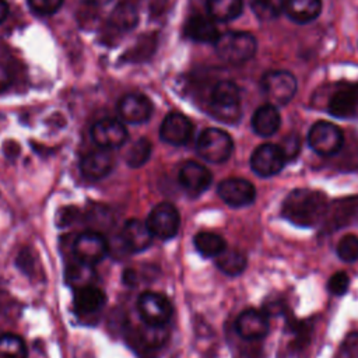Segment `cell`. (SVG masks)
Returning a JSON list of instances; mask_svg holds the SVG:
<instances>
[{
	"mask_svg": "<svg viewBox=\"0 0 358 358\" xmlns=\"http://www.w3.org/2000/svg\"><path fill=\"white\" fill-rule=\"evenodd\" d=\"M329 203L326 194L312 189H295L284 199L281 214L289 222L310 228L323 222Z\"/></svg>",
	"mask_w": 358,
	"mask_h": 358,
	"instance_id": "1",
	"label": "cell"
},
{
	"mask_svg": "<svg viewBox=\"0 0 358 358\" xmlns=\"http://www.w3.org/2000/svg\"><path fill=\"white\" fill-rule=\"evenodd\" d=\"M214 46L218 57L229 64H242L250 60L257 50L256 38L245 31L221 34Z\"/></svg>",
	"mask_w": 358,
	"mask_h": 358,
	"instance_id": "2",
	"label": "cell"
},
{
	"mask_svg": "<svg viewBox=\"0 0 358 358\" xmlns=\"http://www.w3.org/2000/svg\"><path fill=\"white\" fill-rule=\"evenodd\" d=\"M208 110L220 122L235 123L241 117V92L232 81H218L210 95Z\"/></svg>",
	"mask_w": 358,
	"mask_h": 358,
	"instance_id": "3",
	"label": "cell"
},
{
	"mask_svg": "<svg viewBox=\"0 0 358 358\" xmlns=\"http://www.w3.org/2000/svg\"><path fill=\"white\" fill-rule=\"evenodd\" d=\"M234 150V141L231 136L217 127H208L201 131L197 138L199 155L213 164L225 162Z\"/></svg>",
	"mask_w": 358,
	"mask_h": 358,
	"instance_id": "4",
	"label": "cell"
},
{
	"mask_svg": "<svg viewBox=\"0 0 358 358\" xmlns=\"http://www.w3.org/2000/svg\"><path fill=\"white\" fill-rule=\"evenodd\" d=\"M263 94L273 105L288 103L296 92V78L285 70L267 71L260 81Z\"/></svg>",
	"mask_w": 358,
	"mask_h": 358,
	"instance_id": "5",
	"label": "cell"
},
{
	"mask_svg": "<svg viewBox=\"0 0 358 358\" xmlns=\"http://www.w3.org/2000/svg\"><path fill=\"white\" fill-rule=\"evenodd\" d=\"M308 141L315 152L329 157L340 151L344 144V136L340 127L334 123L319 120L310 127Z\"/></svg>",
	"mask_w": 358,
	"mask_h": 358,
	"instance_id": "6",
	"label": "cell"
},
{
	"mask_svg": "<svg viewBox=\"0 0 358 358\" xmlns=\"http://www.w3.org/2000/svg\"><path fill=\"white\" fill-rule=\"evenodd\" d=\"M137 309L143 322L155 327H162L172 316V303L169 299L154 291H145L138 296Z\"/></svg>",
	"mask_w": 358,
	"mask_h": 358,
	"instance_id": "7",
	"label": "cell"
},
{
	"mask_svg": "<svg viewBox=\"0 0 358 358\" xmlns=\"http://www.w3.org/2000/svg\"><path fill=\"white\" fill-rule=\"evenodd\" d=\"M145 222L152 236L166 241L178 234L180 225V215L173 204L164 201L157 204L150 211Z\"/></svg>",
	"mask_w": 358,
	"mask_h": 358,
	"instance_id": "8",
	"label": "cell"
},
{
	"mask_svg": "<svg viewBox=\"0 0 358 358\" xmlns=\"http://www.w3.org/2000/svg\"><path fill=\"white\" fill-rule=\"evenodd\" d=\"M73 250L78 262L95 266L106 257L108 242L99 232L85 231L76 238Z\"/></svg>",
	"mask_w": 358,
	"mask_h": 358,
	"instance_id": "9",
	"label": "cell"
},
{
	"mask_svg": "<svg viewBox=\"0 0 358 358\" xmlns=\"http://www.w3.org/2000/svg\"><path fill=\"white\" fill-rule=\"evenodd\" d=\"M285 161L287 158L280 145L267 143L259 145L253 151L250 157V166L260 176H273L284 168Z\"/></svg>",
	"mask_w": 358,
	"mask_h": 358,
	"instance_id": "10",
	"label": "cell"
},
{
	"mask_svg": "<svg viewBox=\"0 0 358 358\" xmlns=\"http://www.w3.org/2000/svg\"><path fill=\"white\" fill-rule=\"evenodd\" d=\"M218 196L231 207H245L255 201V186L242 178H228L220 182L217 187Z\"/></svg>",
	"mask_w": 358,
	"mask_h": 358,
	"instance_id": "11",
	"label": "cell"
},
{
	"mask_svg": "<svg viewBox=\"0 0 358 358\" xmlns=\"http://www.w3.org/2000/svg\"><path fill=\"white\" fill-rule=\"evenodd\" d=\"M91 137L99 148L113 150L126 143L127 130L124 124L116 119H101L92 126Z\"/></svg>",
	"mask_w": 358,
	"mask_h": 358,
	"instance_id": "12",
	"label": "cell"
},
{
	"mask_svg": "<svg viewBox=\"0 0 358 358\" xmlns=\"http://www.w3.org/2000/svg\"><path fill=\"white\" fill-rule=\"evenodd\" d=\"M193 131L192 122L179 112L168 113L159 127V137L171 145H183L189 141Z\"/></svg>",
	"mask_w": 358,
	"mask_h": 358,
	"instance_id": "13",
	"label": "cell"
},
{
	"mask_svg": "<svg viewBox=\"0 0 358 358\" xmlns=\"http://www.w3.org/2000/svg\"><path fill=\"white\" fill-rule=\"evenodd\" d=\"M115 166V158L106 148L87 152L80 161V171L88 180H99L108 176Z\"/></svg>",
	"mask_w": 358,
	"mask_h": 358,
	"instance_id": "14",
	"label": "cell"
},
{
	"mask_svg": "<svg viewBox=\"0 0 358 358\" xmlns=\"http://www.w3.org/2000/svg\"><path fill=\"white\" fill-rule=\"evenodd\" d=\"M211 182V172L196 161H187L179 171V183L192 196L201 194L208 189Z\"/></svg>",
	"mask_w": 358,
	"mask_h": 358,
	"instance_id": "15",
	"label": "cell"
},
{
	"mask_svg": "<svg viewBox=\"0 0 358 358\" xmlns=\"http://www.w3.org/2000/svg\"><path fill=\"white\" fill-rule=\"evenodd\" d=\"M117 112L120 117L133 124L144 123L152 113L151 101L143 94H127L120 98L117 103Z\"/></svg>",
	"mask_w": 358,
	"mask_h": 358,
	"instance_id": "16",
	"label": "cell"
},
{
	"mask_svg": "<svg viewBox=\"0 0 358 358\" xmlns=\"http://www.w3.org/2000/svg\"><path fill=\"white\" fill-rule=\"evenodd\" d=\"M268 319L267 316L256 309L243 310L235 322L236 333L249 341H256L263 338L268 333Z\"/></svg>",
	"mask_w": 358,
	"mask_h": 358,
	"instance_id": "17",
	"label": "cell"
},
{
	"mask_svg": "<svg viewBox=\"0 0 358 358\" xmlns=\"http://www.w3.org/2000/svg\"><path fill=\"white\" fill-rule=\"evenodd\" d=\"M327 110L336 117H352L358 113V85L338 88L327 102Z\"/></svg>",
	"mask_w": 358,
	"mask_h": 358,
	"instance_id": "18",
	"label": "cell"
},
{
	"mask_svg": "<svg viewBox=\"0 0 358 358\" xmlns=\"http://www.w3.org/2000/svg\"><path fill=\"white\" fill-rule=\"evenodd\" d=\"M152 234L148 229L147 222H143L137 218L126 221L122 229V241L126 249L131 253H138L145 250L152 243Z\"/></svg>",
	"mask_w": 358,
	"mask_h": 358,
	"instance_id": "19",
	"label": "cell"
},
{
	"mask_svg": "<svg viewBox=\"0 0 358 358\" xmlns=\"http://www.w3.org/2000/svg\"><path fill=\"white\" fill-rule=\"evenodd\" d=\"M358 211V197H344L333 204H329L326 217L323 220V228L327 231L337 229L351 221Z\"/></svg>",
	"mask_w": 358,
	"mask_h": 358,
	"instance_id": "20",
	"label": "cell"
},
{
	"mask_svg": "<svg viewBox=\"0 0 358 358\" xmlns=\"http://www.w3.org/2000/svg\"><path fill=\"white\" fill-rule=\"evenodd\" d=\"M74 309L81 315H92L95 312H99L103 305L106 303V294L90 284L74 289Z\"/></svg>",
	"mask_w": 358,
	"mask_h": 358,
	"instance_id": "21",
	"label": "cell"
},
{
	"mask_svg": "<svg viewBox=\"0 0 358 358\" xmlns=\"http://www.w3.org/2000/svg\"><path fill=\"white\" fill-rule=\"evenodd\" d=\"M185 35L194 42L215 43L221 34L211 18L204 15H193L185 25Z\"/></svg>",
	"mask_w": 358,
	"mask_h": 358,
	"instance_id": "22",
	"label": "cell"
},
{
	"mask_svg": "<svg viewBox=\"0 0 358 358\" xmlns=\"http://www.w3.org/2000/svg\"><path fill=\"white\" fill-rule=\"evenodd\" d=\"M281 124V116L273 103L259 106L252 116V129L262 137L273 136Z\"/></svg>",
	"mask_w": 358,
	"mask_h": 358,
	"instance_id": "23",
	"label": "cell"
},
{
	"mask_svg": "<svg viewBox=\"0 0 358 358\" xmlns=\"http://www.w3.org/2000/svg\"><path fill=\"white\" fill-rule=\"evenodd\" d=\"M284 13L296 24H308L322 13V0H285Z\"/></svg>",
	"mask_w": 358,
	"mask_h": 358,
	"instance_id": "24",
	"label": "cell"
},
{
	"mask_svg": "<svg viewBox=\"0 0 358 358\" xmlns=\"http://www.w3.org/2000/svg\"><path fill=\"white\" fill-rule=\"evenodd\" d=\"M243 10V0H208L207 11L215 21L227 22L238 18Z\"/></svg>",
	"mask_w": 358,
	"mask_h": 358,
	"instance_id": "25",
	"label": "cell"
},
{
	"mask_svg": "<svg viewBox=\"0 0 358 358\" xmlns=\"http://www.w3.org/2000/svg\"><path fill=\"white\" fill-rule=\"evenodd\" d=\"M109 22L113 28L119 31L133 29L138 22L137 8L129 1H122L110 13Z\"/></svg>",
	"mask_w": 358,
	"mask_h": 358,
	"instance_id": "26",
	"label": "cell"
},
{
	"mask_svg": "<svg viewBox=\"0 0 358 358\" xmlns=\"http://www.w3.org/2000/svg\"><path fill=\"white\" fill-rule=\"evenodd\" d=\"M193 242L197 252L204 257H217L221 252L227 249V245L222 236L214 232H207V231L199 232L194 236Z\"/></svg>",
	"mask_w": 358,
	"mask_h": 358,
	"instance_id": "27",
	"label": "cell"
},
{
	"mask_svg": "<svg viewBox=\"0 0 358 358\" xmlns=\"http://www.w3.org/2000/svg\"><path fill=\"white\" fill-rule=\"evenodd\" d=\"M217 267L227 275H238L246 268V257L235 249H225L215 257Z\"/></svg>",
	"mask_w": 358,
	"mask_h": 358,
	"instance_id": "28",
	"label": "cell"
},
{
	"mask_svg": "<svg viewBox=\"0 0 358 358\" xmlns=\"http://www.w3.org/2000/svg\"><path fill=\"white\" fill-rule=\"evenodd\" d=\"M28 351L24 340L13 333L0 334V358H27Z\"/></svg>",
	"mask_w": 358,
	"mask_h": 358,
	"instance_id": "29",
	"label": "cell"
},
{
	"mask_svg": "<svg viewBox=\"0 0 358 358\" xmlns=\"http://www.w3.org/2000/svg\"><path fill=\"white\" fill-rule=\"evenodd\" d=\"M285 0H250V8L262 21L275 20L284 11Z\"/></svg>",
	"mask_w": 358,
	"mask_h": 358,
	"instance_id": "30",
	"label": "cell"
},
{
	"mask_svg": "<svg viewBox=\"0 0 358 358\" xmlns=\"http://www.w3.org/2000/svg\"><path fill=\"white\" fill-rule=\"evenodd\" d=\"M151 150H152V145L150 143V140H147L145 137H141L138 140H136L130 150L127 151V155H126V162L130 168H140L143 166L150 155H151Z\"/></svg>",
	"mask_w": 358,
	"mask_h": 358,
	"instance_id": "31",
	"label": "cell"
},
{
	"mask_svg": "<svg viewBox=\"0 0 358 358\" xmlns=\"http://www.w3.org/2000/svg\"><path fill=\"white\" fill-rule=\"evenodd\" d=\"M67 280L71 285H74L76 288L84 287V285H90L92 284V278H94V271H92V266L85 264L83 262H78L74 266H70L67 268Z\"/></svg>",
	"mask_w": 358,
	"mask_h": 358,
	"instance_id": "32",
	"label": "cell"
},
{
	"mask_svg": "<svg viewBox=\"0 0 358 358\" xmlns=\"http://www.w3.org/2000/svg\"><path fill=\"white\" fill-rule=\"evenodd\" d=\"M338 257L347 263L358 260V236L354 234L344 235L336 248Z\"/></svg>",
	"mask_w": 358,
	"mask_h": 358,
	"instance_id": "33",
	"label": "cell"
},
{
	"mask_svg": "<svg viewBox=\"0 0 358 358\" xmlns=\"http://www.w3.org/2000/svg\"><path fill=\"white\" fill-rule=\"evenodd\" d=\"M64 0H28L32 11L41 15L55 14L62 6Z\"/></svg>",
	"mask_w": 358,
	"mask_h": 358,
	"instance_id": "34",
	"label": "cell"
},
{
	"mask_svg": "<svg viewBox=\"0 0 358 358\" xmlns=\"http://www.w3.org/2000/svg\"><path fill=\"white\" fill-rule=\"evenodd\" d=\"M348 284H350V280H348V275L344 273V271H337L334 273L329 282H327V288L329 291L336 295V296H340L343 294L347 292L348 289Z\"/></svg>",
	"mask_w": 358,
	"mask_h": 358,
	"instance_id": "35",
	"label": "cell"
},
{
	"mask_svg": "<svg viewBox=\"0 0 358 358\" xmlns=\"http://www.w3.org/2000/svg\"><path fill=\"white\" fill-rule=\"evenodd\" d=\"M280 148L282 150L287 159H294L299 154V150H301V140H299L298 134L289 133L288 136H285L281 141Z\"/></svg>",
	"mask_w": 358,
	"mask_h": 358,
	"instance_id": "36",
	"label": "cell"
},
{
	"mask_svg": "<svg viewBox=\"0 0 358 358\" xmlns=\"http://www.w3.org/2000/svg\"><path fill=\"white\" fill-rule=\"evenodd\" d=\"M11 84V74L10 70L0 63V92L6 91Z\"/></svg>",
	"mask_w": 358,
	"mask_h": 358,
	"instance_id": "37",
	"label": "cell"
},
{
	"mask_svg": "<svg viewBox=\"0 0 358 358\" xmlns=\"http://www.w3.org/2000/svg\"><path fill=\"white\" fill-rule=\"evenodd\" d=\"M8 15V4L6 0H0V24L7 18Z\"/></svg>",
	"mask_w": 358,
	"mask_h": 358,
	"instance_id": "38",
	"label": "cell"
},
{
	"mask_svg": "<svg viewBox=\"0 0 358 358\" xmlns=\"http://www.w3.org/2000/svg\"><path fill=\"white\" fill-rule=\"evenodd\" d=\"M85 3L91 4V6H105L108 4L110 0H84Z\"/></svg>",
	"mask_w": 358,
	"mask_h": 358,
	"instance_id": "39",
	"label": "cell"
}]
</instances>
